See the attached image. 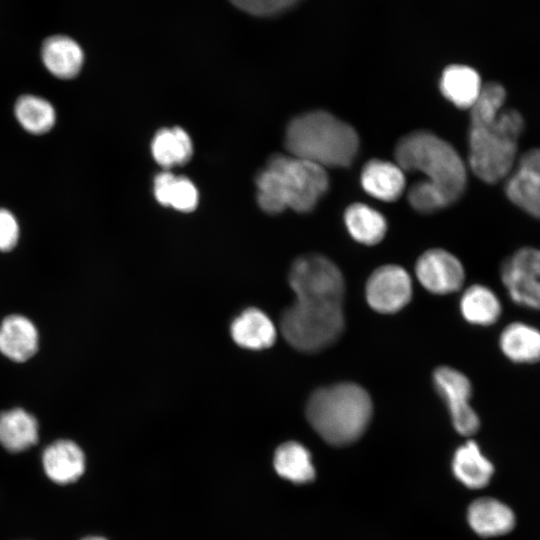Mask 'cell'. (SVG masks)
Segmentation results:
<instances>
[{
    "instance_id": "6da1fadb",
    "label": "cell",
    "mask_w": 540,
    "mask_h": 540,
    "mask_svg": "<svg viewBox=\"0 0 540 540\" xmlns=\"http://www.w3.org/2000/svg\"><path fill=\"white\" fill-rule=\"evenodd\" d=\"M505 99V88L490 82L483 85L469 109V166L488 184L506 179L519 157L518 142L525 122L518 110L504 106Z\"/></svg>"
},
{
    "instance_id": "7a4b0ae2",
    "label": "cell",
    "mask_w": 540,
    "mask_h": 540,
    "mask_svg": "<svg viewBox=\"0 0 540 540\" xmlns=\"http://www.w3.org/2000/svg\"><path fill=\"white\" fill-rule=\"evenodd\" d=\"M257 201L269 214L311 211L329 187L326 169L290 154L273 155L256 177Z\"/></svg>"
},
{
    "instance_id": "3957f363",
    "label": "cell",
    "mask_w": 540,
    "mask_h": 540,
    "mask_svg": "<svg viewBox=\"0 0 540 540\" xmlns=\"http://www.w3.org/2000/svg\"><path fill=\"white\" fill-rule=\"evenodd\" d=\"M373 413L368 392L358 384L345 382L321 387L310 396L306 416L325 442L345 446L359 439Z\"/></svg>"
},
{
    "instance_id": "277c9868",
    "label": "cell",
    "mask_w": 540,
    "mask_h": 540,
    "mask_svg": "<svg viewBox=\"0 0 540 540\" xmlns=\"http://www.w3.org/2000/svg\"><path fill=\"white\" fill-rule=\"evenodd\" d=\"M285 146L290 155L325 169L347 167L357 155L359 138L349 124L327 111L315 110L290 121Z\"/></svg>"
},
{
    "instance_id": "5b68a950",
    "label": "cell",
    "mask_w": 540,
    "mask_h": 540,
    "mask_svg": "<svg viewBox=\"0 0 540 540\" xmlns=\"http://www.w3.org/2000/svg\"><path fill=\"white\" fill-rule=\"evenodd\" d=\"M396 163L403 171H416L437 187L450 203L463 194L467 173L458 152L445 140L428 131L402 137L395 148Z\"/></svg>"
},
{
    "instance_id": "8992f818",
    "label": "cell",
    "mask_w": 540,
    "mask_h": 540,
    "mask_svg": "<svg viewBox=\"0 0 540 540\" xmlns=\"http://www.w3.org/2000/svg\"><path fill=\"white\" fill-rule=\"evenodd\" d=\"M345 326L343 299L322 295L296 297L281 316L285 340L295 349L312 353L335 343Z\"/></svg>"
},
{
    "instance_id": "52a82bcc",
    "label": "cell",
    "mask_w": 540,
    "mask_h": 540,
    "mask_svg": "<svg viewBox=\"0 0 540 540\" xmlns=\"http://www.w3.org/2000/svg\"><path fill=\"white\" fill-rule=\"evenodd\" d=\"M500 278L509 298L518 306L540 310V249L523 247L508 256Z\"/></svg>"
},
{
    "instance_id": "ba28073f",
    "label": "cell",
    "mask_w": 540,
    "mask_h": 540,
    "mask_svg": "<svg viewBox=\"0 0 540 540\" xmlns=\"http://www.w3.org/2000/svg\"><path fill=\"white\" fill-rule=\"evenodd\" d=\"M289 284L297 296L344 297L345 284L339 268L327 257L307 254L297 258L289 272Z\"/></svg>"
},
{
    "instance_id": "9c48e42d",
    "label": "cell",
    "mask_w": 540,
    "mask_h": 540,
    "mask_svg": "<svg viewBox=\"0 0 540 540\" xmlns=\"http://www.w3.org/2000/svg\"><path fill=\"white\" fill-rule=\"evenodd\" d=\"M435 389L445 401L455 430L463 436L475 434L480 427V419L472 408V384L462 372L440 366L433 372Z\"/></svg>"
},
{
    "instance_id": "30bf717a",
    "label": "cell",
    "mask_w": 540,
    "mask_h": 540,
    "mask_svg": "<svg viewBox=\"0 0 540 540\" xmlns=\"http://www.w3.org/2000/svg\"><path fill=\"white\" fill-rule=\"evenodd\" d=\"M365 296L373 310L383 314L395 313L404 308L411 299V278L403 267L381 266L368 278Z\"/></svg>"
},
{
    "instance_id": "8fae6325",
    "label": "cell",
    "mask_w": 540,
    "mask_h": 540,
    "mask_svg": "<svg viewBox=\"0 0 540 540\" xmlns=\"http://www.w3.org/2000/svg\"><path fill=\"white\" fill-rule=\"evenodd\" d=\"M505 193L514 205L540 219V148L518 157L506 177Z\"/></svg>"
},
{
    "instance_id": "7c38bea8",
    "label": "cell",
    "mask_w": 540,
    "mask_h": 540,
    "mask_svg": "<svg viewBox=\"0 0 540 540\" xmlns=\"http://www.w3.org/2000/svg\"><path fill=\"white\" fill-rule=\"evenodd\" d=\"M421 285L434 294H449L463 286L465 271L459 259L443 249L424 252L415 266Z\"/></svg>"
},
{
    "instance_id": "4fadbf2b",
    "label": "cell",
    "mask_w": 540,
    "mask_h": 540,
    "mask_svg": "<svg viewBox=\"0 0 540 540\" xmlns=\"http://www.w3.org/2000/svg\"><path fill=\"white\" fill-rule=\"evenodd\" d=\"M42 462L46 475L58 484L76 481L85 470L84 453L70 440H58L49 445L44 450Z\"/></svg>"
},
{
    "instance_id": "5bb4252c",
    "label": "cell",
    "mask_w": 540,
    "mask_h": 540,
    "mask_svg": "<svg viewBox=\"0 0 540 540\" xmlns=\"http://www.w3.org/2000/svg\"><path fill=\"white\" fill-rule=\"evenodd\" d=\"M470 527L480 536L495 537L509 533L515 526V515L510 507L494 498H480L468 508Z\"/></svg>"
},
{
    "instance_id": "9a60e30c",
    "label": "cell",
    "mask_w": 540,
    "mask_h": 540,
    "mask_svg": "<svg viewBox=\"0 0 540 540\" xmlns=\"http://www.w3.org/2000/svg\"><path fill=\"white\" fill-rule=\"evenodd\" d=\"M38 332L22 315H10L0 325V352L7 358L24 362L38 350Z\"/></svg>"
},
{
    "instance_id": "2e32d148",
    "label": "cell",
    "mask_w": 540,
    "mask_h": 540,
    "mask_svg": "<svg viewBox=\"0 0 540 540\" xmlns=\"http://www.w3.org/2000/svg\"><path fill=\"white\" fill-rule=\"evenodd\" d=\"M361 184L372 197L391 202L399 198L405 189L404 171L397 163L372 159L363 167Z\"/></svg>"
},
{
    "instance_id": "e0dca14e",
    "label": "cell",
    "mask_w": 540,
    "mask_h": 540,
    "mask_svg": "<svg viewBox=\"0 0 540 540\" xmlns=\"http://www.w3.org/2000/svg\"><path fill=\"white\" fill-rule=\"evenodd\" d=\"M499 348L513 363L535 364L540 361V330L525 322H511L500 333Z\"/></svg>"
},
{
    "instance_id": "ac0fdd59",
    "label": "cell",
    "mask_w": 540,
    "mask_h": 540,
    "mask_svg": "<svg viewBox=\"0 0 540 540\" xmlns=\"http://www.w3.org/2000/svg\"><path fill=\"white\" fill-rule=\"evenodd\" d=\"M233 340L241 347L253 350L268 348L276 340V328L271 319L258 308H248L231 323Z\"/></svg>"
},
{
    "instance_id": "d6986e66",
    "label": "cell",
    "mask_w": 540,
    "mask_h": 540,
    "mask_svg": "<svg viewBox=\"0 0 540 540\" xmlns=\"http://www.w3.org/2000/svg\"><path fill=\"white\" fill-rule=\"evenodd\" d=\"M42 60L55 77L71 79L81 70L84 54L79 44L64 35L47 38L42 46Z\"/></svg>"
},
{
    "instance_id": "ffe728a7",
    "label": "cell",
    "mask_w": 540,
    "mask_h": 540,
    "mask_svg": "<svg viewBox=\"0 0 540 540\" xmlns=\"http://www.w3.org/2000/svg\"><path fill=\"white\" fill-rule=\"evenodd\" d=\"M483 84L476 70L465 65L448 66L440 79L442 94L461 109H470L480 95Z\"/></svg>"
},
{
    "instance_id": "44dd1931",
    "label": "cell",
    "mask_w": 540,
    "mask_h": 540,
    "mask_svg": "<svg viewBox=\"0 0 540 540\" xmlns=\"http://www.w3.org/2000/svg\"><path fill=\"white\" fill-rule=\"evenodd\" d=\"M452 470L462 484L471 489H479L489 483L494 467L482 454L477 443L469 440L455 451Z\"/></svg>"
},
{
    "instance_id": "7402d4cb",
    "label": "cell",
    "mask_w": 540,
    "mask_h": 540,
    "mask_svg": "<svg viewBox=\"0 0 540 540\" xmlns=\"http://www.w3.org/2000/svg\"><path fill=\"white\" fill-rule=\"evenodd\" d=\"M38 441V423L34 416L15 408L0 413V444L10 452H21Z\"/></svg>"
},
{
    "instance_id": "603a6c76",
    "label": "cell",
    "mask_w": 540,
    "mask_h": 540,
    "mask_svg": "<svg viewBox=\"0 0 540 540\" xmlns=\"http://www.w3.org/2000/svg\"><path fill=\"white\" fill-rule=\"evenodd\" d=\"M460 311L467 322L479 326H490L501 317L502 305L498 296L490 288L475 284L468 287L462 294Z\"/></svg>"
},
{
    "instance_id": "cb8c5ba5",
    "label": "cell",
    "mask_w": 540,
    "mask_h": 540,
    "mask_svg": "<svg viewBox=\"0 0 540 540\" xmlns=\"http://www.w3.org/2000/svg\"><path fill=\"white\" fill-rule=\"evenodd\" d=\"M344 220L350 235L364 245H375L385 236L387 223L384 216L364 203L351 204Z\"/></svg>"
},
{
    "instance_id": "d4e9b609",
    "label": "cell",
    "mask_w": 540,
    "mask_h": 540,
    "mask_svg": "<svg viewBox=\"0 0 540 540\" xmlns=\"http://www.w3.org/2000/svg\"><path fill=\"white\" fill-rule=\"evenodd\" d=\"M156 200L182 212H190L198 204V192L194 184L186 177L175 176L163 171L154 178Z\"/></svg>"
},
{
    "instance_id": "484cf974",
    "label": "cell",
    "mask_w": 540,
    "mask_h": 540,
    "mask_svg": "<svg viewBox=\"0 0 540 540\" xmlns=\"http://www.w3.org/2000/svg\"><path fill=\"white\" fill-rule=\"evenodd\" d=\"M273 462L278 475L293 483L304 484L315 478L311 454L298 442L281 444L275 451Z\"/></svg>"
},
{
    "instance_id": "4316f807",
    "label": "cell",
    "mask_w": 540,
    "mask_h": 540,
    "mask_svg": "<svg viewBox=\"0 0 540 540\" xmlns=\"http://www.w3.org/2000/svg\"><path fill=\"white\" fill-rule=\"evenodd\" d=\"M155 161L168 169L186 163L192 156L193 146L189 135L181 128H165L156 133L152 141Z\"/></svg>"
},
{
    "instance_id": "83f0119b",
    "label": "cell",
    "mask_w": 540,
    "mask_h": 540,
    "mask_svg": "<svg viewBox=\"0 0 540 540\" xmlns=\"http://www.w3.org/2000/svg\"><path fill=\"white\" fill-rule=\"evenodd\" d=\"M15 116L29 133L43 134L51 130L56 121L53 105L35 95H23L15 103Z\"/></svg>"
},
{
    "instance_id": "f1b7e54d",
    "label": "cell",
    "mask_w": 540,
    "mask_h": 540,
    "mask_svg": "<svg viewBox=\"0 0 540 540\" xmlns=\"http://www.w3.org/2000/svg\"><path fill=\"white\" fill-rule=\"evenodd\" d=\"M408 201L416 211L421 213L435 212L451 205L442 191L424 179L410 187Z\"/></svg>"
},
{
    "instance_id": "f546056e",
    "label": "cell",
    "mask_w": 540,
    "mask_h": 540,
    "mask_svg": "<svg viewBox=\"0 0 540 540\" xmlns=\"http://www.w3.org/2000/svg\"><path fill=\"white\" fill-rule=\"evenodd\" d=\"M239 9L256 16H272L291 8L300 0H230Z\"/></svg>"
},
{
    "instance_id": "4dcf8cb0",
    "label": "cell",
    "mask_w": 540,
    "mask_h": 540,
    "mask_svg": "<svg viewBox=\"0 0 540 540\" xmlns=\"http://www.w3.org/2000/svg\"><path fill=\"white\" fill-rule=\"evenodd\" d=\"M19 239L16 217L7 209L0 208V251L12 250Z\"/></svg>"
},
{
    "instance_id": "1f68e13d",
    "label": "cell",
    "mask_w": 540,
    "mask_h": 540,
    "mask_svg": "<svg viewBox=\"0 0 540 540\" xmlns=\"http://www.w3.org/2000/svg\"><path fill=\"white\" fill-rule=\"evenodd\" d=\"M82 540H106L105 538H102V537H98V536H90V537H86Z\"/></svg>"
}]
</instances>
